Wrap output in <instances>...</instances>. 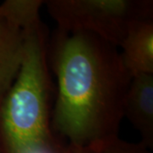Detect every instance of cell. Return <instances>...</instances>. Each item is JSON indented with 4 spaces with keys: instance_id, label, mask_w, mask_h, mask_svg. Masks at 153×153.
<instances>
[{
    "instance_id": "6da1fadb",
    "label": "cell",
    "mask_w": 153,
    "mask_h": 153,
    "mask_svg": "<svg viewBox=\"0 0 153 153\" xmlns=\"http://www.w3.org/2000/svg\"><path fill=\"white\" fill-rule=\"evenodd\" d=\"M56 77L51 127L71 145L118 135L131 75L118 48L88 33L55 30L49 41Z\"/></svg>"
},
{
    "instance_id": "7a4b0ae2",
    "label": "cell",
    "mask_w": 153,
    "mask_h": 153,
    "mask_svg": "<svg viewBox=\"0 0 153 153\" xmlns=\"http://www.w3.org/2000/svg\"><path fill=\"white\" fill-rule=\"evenodd\" d=\"M49 34L40 16L29 24L22 66L0 102V153H55Z\"/></svg>"
},
{
    "instance_id": "3957f363",
    "label": "cell",
    "mask_w": 153,
    "mask_h": 153,
    "mask_svg": "<svg viewBox=\"0 0 153 153\" xmlns=\"http://www.w3.org/2000/svg\"><path fill=\"white\" fill-rule=\"evenodd\" d=\"M57 30L88 33L119 49L129 28L153 16L152 0H45Z\"/></svg>"
},
{
    "instance_id": "277c9868",
    "label": "cell",
    "mask_w": 153,
    "mask_h": 153,
    "mask_svg": "<svg viewBox=\"0 0 153 153\" xmlns=\"http://www.w3.org/2000/svg\"><path fill=\"white\" fill-rule=\"evenodd\" d=\"M44 0H5L0 4V102L22 66L29 24L40 16Z\"/></svg>"
},
{
    "instance_id": "5b68a950",
    "label": "cell",
    "mask_w": 153,
    "mask_h": 153,
    "mask_svg": "<svg viewBox=\"0 0 153 153\" xmlns=\"http://www.w3.org/2000/svg\"><path fill=\"white\" fill-rule=\"evenodd\" d=\"M123 115L139 132L140 143L153 147V74L132 76L126 94Z\"/></svg>"
},
{
    "instance_id": "8992f818",
    "label": "cell",
    "mask_w": 153,
    "mask_h": 153,
    "mask_svg": "<svg viewBox=\"0 0 153 153\" xmlns=\"http://www.w3.org/2000/svg\"><path fill=\"white\" fill-rule=\"evenodd\" d=\"M119 48L123 63L131 76L153 74V16L135 22Z\"/></svg>"
},
{
    "instance_id": "52a82bcc",
    "label": "cell",
    "mask_w": 153,
    "mask_h": 153,
    "mask_svg": "<svg viewBox=\"0 0 153 153\" xmlns=\"http://www.w3.org/2000/svg\"><path fill=\"white\" fill-rule=\"evenodd\" d=\"M55 153H152L140 143H132L119 135L108 137L85 145L62 142Z\"/></svg>"
}]
</instances>
